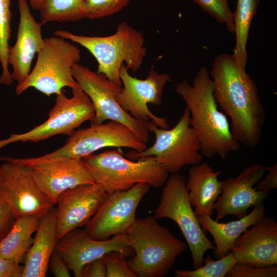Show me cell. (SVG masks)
I'll return each instance as SVG.
<instances>
[{
    "instance_id": "cell-27",
    "label": "cell",
    "mask_w": 277,
    "mask_h": 277,
    "mask_svg": "<svg viewBox=\"0 0 277 277\" xmlns=\"http://www.w3.org/2000/svg\"><path fill=\"white\" fill-rule=\"evenodd\" d=\"M10 6L11 0H0V63L2 69L0 84L6 85H11L13 81L8 61L9 41L12 32Z\"/></svg>"
},
{
    "instance_id": "cell-10",
    "label": "cell",
    "mask_w": 277,
    "mask_h": 277,
    "mask_svg": "<svg viewBox=\"0 0 277 277\" xmlns=\"http://www.w3.org/2000/svg\"><path fill=\"white\" fill-rule=\"evenodd\" d=\"M73 76L79 87L88 96L94 109L91 125L114 121L122 123L130 129L144 143L149 141V130L147 122L132 117L125 111L116 101V96L122 87L109 80L104 74L89 68L75 64L72 68Z\"/></svg>"
},
{
    "instance_id": "cell-26",
    "label": "cell",
    "mask_w": 277,
    "mask_h": 277,
    "mask_svg": "<svg viewBox=\"0 0 277 277\" xmlns=\"http://www.w3.org/2000/svg\"><path fill=\"white\" fill-rule=\"evenodd\" d=\"M84 0H43L39 9L41 23L75 22L84 18L82 12Z\"/></svg>"
},
{
    "instance_id": "cell-15",
    "label": "cell",
    "mask_w": 277,
    "mask_h": 277,
    "mask_svg": "<svg viewBox=\"0 0 277 277\" xmlns=\"http://www.w3.org/2000/svg\"><path fill=\"white\" fill-rule=\"evenodd\" d=\"M55 250L61 255L75 277H82L83 267L86 264L111 251L122 252L127 257L133 254L127 234L97 240L92 238L85 229L79 228L59 239Z\"/></svg>"
},
{
    "instance_id": "cell-28",
    "label": "cell",
    "mask_w": 277,
    "mask_h": 277,
    "mask_svg": "<svg viewBox=\"0 0 277 277\" xmlns=\"http://www.w3.org/2000/svg\"><path fill=\"white\" fill-rule=\"evenodd\" d=\"M237 262L231 251L214 260L210 256L204 259V265L194 270L177 269L176 277H225Z\"/></svg>"
},
{
    "instance_id": "cell-3",
    "label": "cell",
    "mask_w": 277,
    "mask_h": 277,
    "mask_svg": "<svg viewBox=\"0 0 277 277\" xmlns=\"http://www.w3.org/2000/svg\"><path fill=\"white\" fill-rule=\"evenodd\" d=\"M54 34L88 50L97 62L96 72L121 86L122 65L124 64L128 70L135 72L140 68L147 54L143 34L125 21L118 25L114 34L106 36L75 34L61 29Z\"/></svg>"
},
{
    "instance_id": "cell-7",
    "label": "cell",
    "mask_w": 277,
    "mask_h": 277,
    "mask_svg": "<svg viewBox=\"0 0 277 277\" xmlns=\"http://www.w3.org/2000/svg\"><path fill=\"white\" fill-rule=\"evenodd\" d=\"M147 123L149 132L155 135L154 144L141 152H128L126 154L127 158L136 161L153 156L171 174L178 173L186 165L202 162L200 143L191 126L190 111L187 106L177 123L171 129L159 127L153 121Z\"/></svg>"
},
{
    "instance_id": "cell-18",
    "label": "cell",
    "mask_w": 277,
    "mask_h": 277,
    "mask_svg": "<svg viewBox=\"0 0 277 277\" xmlns=\"http://www.w3.org/2000/svg\"><path fill=\"white\" fill-rule=\"evenodd\" d=\"M29 166L35 183L54 205L58 196L66 190L83 184L95 183L80 159L42 161Z\"/></svg>"
},
{
    "instance_id": "cell-21",
    "label": "cell",
    "mask_w": 277,
    "mask_h": 277,
    "mask_svg": "<svg viewBox=\"0 0 277 277\" xmlns=\"http://www.w3.org/2000/svg\"><path fill=\"white\" fill-rule=\"evenodd\" d=\"M221 171H215L207 162L192 165L188 171L186 180L189 202L196 216H211L214 211V204L222 192L223 180L219 175Z\"/></svg>"
},
{
    "instance_id": "cell-1",
    "label": "cell",
    "mask_w": 277,
    "mask_h": 277,
    "mask_svg": "<svg viewBox=\"0 0 277 277\" xmlns=\"http://www.w3.org/2000/svg\"><path fill=\"white\" fill-rule=\"evenodd\" d=\"M213 94L223 112L231 120V130L241 144L254 148L261 140L265 109L256 84L233 54L217 55L209 72Z\"/></svg>"
},
{
    "instance_id": "cell-9",
    "label": "cell",
    "mask_w": 277,
    "mask_h": 277,
    "mask_svg": "<svg viewBox=\"0 0 277 277\" xmlns=\"http://www.w3.org/2000/svg\"><path fill=\"white\" fill-rule=\"evenodd\" d=\"M156 219L168 218L173 221L181 230L190 250L194 269L203 265L204 254L215 249L206 236L188 196L183 175L171 174L165 183L154 211Z\"/></svg>"
},
{
    "instance_id": "cell-35",
    "label": "cell",
    "mask_w": 277,
    "mask_h": 277,
    "mask_svg": "<svg viewBox=\"0 0 277 277\" xmlns=\"http://www.w3.org/2000/svg\"><path fill=\"white\" fill-rule=\"evenodd\" d=\"M268 171L267 175L255 186V189L269 193L272 189L277 188V164L266 167Z\"/></svg>"
},
{
    "instance_id": "cell-34",
    "label": "cell",
    "mask_w": 277,
    "mask_h": 277,
    "mask_svg": "<svg viewBox=\"0 0 277 277\" xmlns=\"http://www.w3.org/2000/svg\"><path fill=\"white\" fill-rule=\"evenodd\" d=\"M15 218L9 207L0 201V242L11 229Z\"/></svg>"
},
{
    "instance_id": "cell-13",
    "label": "cell",
    "mask_w": 277,
    "mask_h": 277,
    "mask_svg": "<svg viewBox=\"0 0 277 277\" xmlns=\"http://www.w3.org/2000/svg\"><path fill=\"white\" fill-rule=\"evenodd\" d=\"M150 188L148 184L140 183L126 190L107 193L86 224V231L97 240L127 234L136 221V209Z\"/></svg>"
},
{
    "instance_id": "cell-24",
    "label": "cell",
    "mask_w": 277,
    "mask_h": 277,
    "mask_svg": "<svg viewBox=\"0 0 277 277\" xmlns=\"http://www.w3.org/2000/svg\"><path fill=\"white\" fill-rule=\"evenodd\" d=\"M41 217L36 215L17 216L5 237L0 242V258L21 264L31 247Z\"/></svg>"
},
{
    "instance_id": "cell-19",
    "label": "cell",
    "mask_w": 277,
    "mask_h": 277,
    "mask_svg": "<svg viewBox=\"0 0 277 277\" xmlns=\"http://www.w3.org/2000/svg\"><path fill=\"white\" fill-rule=\"evenodd\" d=\"M19 12L16 41L9 46L8 61L12 67L11 73L17 85L21 84L30 72L33 58L44 44L42 34V24L37 22L31 12L27 0H17Z\"/></svg>"
},
{
    "instance_id": "cell-14",
    "label": "cell",
    "mask_w": 277,
    "mask_h": 277,
    "mask_svg": "<svg viewBox=\"0 0 277 277\" xmlns=\"http://www.w3.org/2000/svg\"><path fill=\"white\" fill-rule=\"evenodd\" d=\"M120 78L123 87L116 97L120 106L137 120L147 122L150 120L158 127L169 129L166 118L152 113L148 104H161L164 87L170 80V75L166 73H159L151 68L145 79H138L131 76L123 64L120 70Z\"/></svg>"
},
{
    "instance_id": "cell-6",
    "label": "cell",
    "mask_w": 277,
    "mask_h": 277,
    "mask_svg": "<svg viewBox=\"0 0 277 277\" xmlns=\"http://www.w3.org/2000/svg\"><path fill=\"white\" fill-rule=\"evenodd\" d=\"M37 55L32 71L21 84L16 86L17 95L31 87L48 97L58 94L66 87L72 90L80 88L72 72L73 65L81 60V51L75 44L56 35L45 38Z\"/></svg>"
},
{
    "instance_id": "cell-20",
    "label": "cell",
    "mask_w": 277,
    "mask_h": 277,
    "mask_svg": "<svg viewBox=\"0 0 277 277\" xmlns=\"http://www.w3.org/2000/svg\"><path fill=\"white\" fill-rule=\"evenodd\" d=\"M237 262L254 266L277 264V223L265 216L236 240L231 251Z\"/></svg>"
},
{
    "instance_id": "cell-8",
    "label": "cell",
    "mask_w": 277,
    "mask_h": 277,
    "mask_svg": "<svg viewBox=\"0 0 277 277\" xmlns=\"http://www.w3.org/2000/svg\"><path fill=\"white\" fill-rule=\"evenodd\" d=\"M128 148L141 152L147 148L127 126L120 122L109 121L74 130L60 148L49 153L31 158H15L17 163L30 166L42 161L63 158L82 159L106 147Z\"/></svg>"
},
{
    "instance_id": "cell-11",
    "label": "cell",
    "mask_w": 277,
    "mask_h": 277,
    "mask_svg": "<svg viewBox=\"0 0 277 277\" xmlns=\"http://www.w3.org/2000/svg\"><path fill=\"white\" fill-rule=\"evenodd\" d=\"M67 97L63 91L56 95L55 103L49 112V118L43 124L21 134H11L0 140V149L21 142L36 143L58 134L70 135L85 122L94 115L93 105L88 96L80 88L73 90Z\"/></svg>"
},
{
    "instance_id": "cell-4",
    "label": "cell",
    "mask_w": 277,
    "mask_h": 277,
    "mask_svg": "<svg viewBox=\"0 0 277 277\" xmlns=\"http://www.w3.org/2000/svg\"><path fill=\"white\" fill-rule=\"evenodd\" d=\"M127 235L134 254L128 263L137 277L165 276L188 246L154 216L136 219Z\"/></svg>"
},
{
    "instance_id": "cell-36",
    "label": "cell",
    "mask_w": 277,
    "mask_h": 277,
    "mask_svg": "<svg viewBox=\"0 0 277 277\" xmlns=\"http://www.w3.org/2000/svg\"><path fill=\"white\" fill-rule=\"evenodd\" d=\"M24 265L13 260L0 258V277H22Z\"/></svg>"
},
{
    "instance_id": "cell-30",
    "label": "cell",
    "mask_w": 277,
    "mask_h": 277,
    "mask_svg": "<svg viewBox=\"0 0 277 277\" xmlns=\"http://www.w3.org/2000/svg\"><path fill=\"white\" fill-rule=\"evenodd\" d=\"M202 10L207 13L218 23L224 25L227 30L234 33L233 12L228 5V0H193Z\"/></svg>"
},
{
    "instance_id": "cell-12",
    "label": "cell",
    "mask_w": 277,
    "mask_h": 277,
    "mask_svg": "<svg viewBox=\"0 0 277 277\" xmlns=\"http://www.w3.org/2000/svg\"><path fill=\"white\" fill-rule=\"evenodd\" d=\"M0 201L16 217L36 215L41 218L54 204L35 183L29 166L0 156Z\"/></svg>"
},
{
    "instance_id": "cell-16",
    "label": "cell",
    "mask_w": 277,
    "mask_h": 277,
    "mask_svg": "<svg viewBox=\"0 0 277 277\" xmlns=\"http://www.w3.org/2000/svg\"><path fill=\"white\" fill-rule=\"evenodd\" d=\"M266 167L253 164L243 169L235 177L223 180L222 192L214 206L215 221L229 215L241 219L249 208L263 203L269 193L256 190L255 186L265 176Z\"/></svg>"
},
{
    "instance_id": "cell-25",
    "label": "cell",
    "mask_w": 277,
    "mask_h": 277,
    "mask_svg": "<svg viewBox=\"0 0 277 277\" xmlns=\"http://www.w3.org/2000/svg\"><path fill=\"white\" fill-rule=\"evenodd\" d=\"M260 0H238L233 13L235 43L232 53L238 63L246 68L247 44L251 24Z\"/></svg>"
},
{
    "instance_id": "cell-31",
    "label": "cell",
    "mask_w": 277,
    "mask_h": 277,
    "mask_svg": "<svg viewBox=\"0 0 277 277\" xmlns=\"http://www.w3.org/2000/svg\"><path fill=\"white\" fill-rule=\"evenodd\" d=\"M126 256L119 251H111L102 258L105 263L106 277H137L126 261Z\"/></svg>"
},
{
    "instance_id": "cell-17",
    "label": "cell",
    "mask_w": 277,
    "mask_h": 277,
    "mask_svg": "<svg viewBox=\"0 0 277 277\" xmlns=\"http://www.w3.org/2000/svg\"><path fill=\"white\" fill-rule=\"evenodd\" d=\"M107 192L99 184H86L70 188L58 197L56 208L57 238L89 222Z\"/></svg>"
},
{
    "instance_id": "cell-38",
    "label": "cell",
    "mask_w": 277,
    "mask_h": 277,
    "mask_svg": "<svg viewBox=\"0 0 277 277\" xmlns=\"http://www.w3.org/2000/svg\"><path fill=\"white\" fill-rule=\"evenodd\" d=\"M30 5L34 10H39L43 0H29Z\"/></svg>"
},
{
    "instance_id": "cell-5",
    "label": "cell",
    "mask_w": 277,
    "mask_h": 277,
    "mask_svg": "<svg viewBox=\"0 0 277 277\" xmlns=\"http://www.w3.org/2000/svg\"><path fill=\"white\" fill-rule=\"evenodd\" d=\"M95 183L107 193L127 190L144 183L159 188L167 181L169 173L153 156L134 161L125 158L121 150H108L81 159Z\"/></svg>"
},
{
    "instance_id": "cell-22",
    "label": "cell",
    "mask_w": 277,
    "mask_h": 277,
    "mask_svg": "<svg viewBox=\"0 0 277 277\" xmlns=\"http://www.w3.org/2000/svg\"><path fill=\"white\" fill-rule=\"evenodd\" d=\"M56 208L41 217L33 243L27 252L22 277H45L57 242Z\"/></svg>"
},
{
    "instance_id": "cell-23",
    "label": "cell",
    "mask_w": 277,
    "mask_h": 277,
    "mask_svg": "<svg viewBox=\"0 0 277 277\" xmlns=\"http://www.w3.org/2000/svg\"><path fill=\"white\" fill-rule=\"evenodd\" d=\"M265 213L263 203L254 206L252 211L238 220L226 223H219L211 216L201 215L197 220L204 232H209L213 238L215 249L213 255L220 259L230 252L238 238L249 227L260 221Z\"/></svg>"
},
{
    "instance_id": "cell-33",
    "label": "cell",
    "mask_w": 277,
    "mask_h": 277,
    "mask_svg": "<svg viewBox=\"0 0 277 277\" xmlns=\"http://www.w3.org/2000/svg\"><path fill=\"white\" fill-rule=\"evenodd\" d=\"M48 268L55 277H70L69 268L61 255L55 250L50 256Z\"/></svg>"
},
{
    "instance_id": "cell-32",
    "label": "cell",
    "mask_w": 277,
    "mask_h": 277,
    "mask_svg": "<svg viewBox=\"0 0 277 277\" xmlns=\"http://www.w3.org/2000/svg\"><path fill=\"white\" fill-rule=\"evenodd\" d=\"M277 265L258 266L236 262L226 277H276Z\"/></svg>"
},
{
    "instance_id": "cell-29",
    "label": "cell",
    "mask_w": 277,
    "mask_h": 277,
    "mask_svg": "<svg viewBox=\"0 0 277 277\" xmlns=\"http://www.w3.org/2000/svg\"><path fill=\"white\" fill-rule=\"evenodd\" d=\"M130 0H84L82 12L84 18L99 19L113 15L125 8Z\"/></svg>"
},
{
    "instance_id": "cell-37",
    "label": "cell",
    "mask_w": 277,
    "mask_h": 277,
    "mask_svg": "<svg viewBox=\"0 0 277 277\" xmlns=\"http://www.w3.org/2000/svg\"><path fill=\"white\" fill-rule=\"evenodd\" d=\"M82 277H106V270L102 258L94 260L83 267Z\"/></svg>"
},
{
    "instance_id": "cell-2",
    "label": "cell",
    "mask_w": 277,
    "mask_h": 277,
    "mask_svg": "<svg viewBox=\"0 0 277 277\" xmlns=\"http://www.w3.org/2000/svg\"><path fill=\"white\" fill-rule=\"evenodd\" d=\"M189 110L191 126L200 143L202 155L226 159L238 150L240 143L235 138L227 116L218 108L213 84L206 67L198 70L191 83L184 80L175 87Z\"/></svg>"
}]
</instances>
